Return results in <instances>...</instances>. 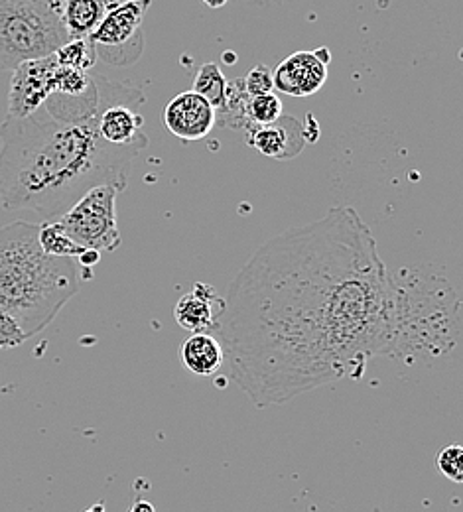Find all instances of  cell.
Wrapping results in <instances>:
<instances>
[{"label": "cell", "instance_id": "22", "mask_svg": "<svg viewBox=\"0 0 463 512\" xmlns=\"http://www.w3.org/2000/svg\"><path fill=\"white\" fill-rule=\"evenodd\" d=\"M245 83V91L247 95L259 97V95H266V93H274V77H272V69L265 64L255 65L247 77L243 79Z\"/></svg>", "mask_w": 463, "mask_h": 512}, {"label": "cell", "instance_id": "24", "mask_svg": "<svg viewBox=\"0 0 463 512\" xmlns=\"http://www.w3.org/2000/svg\"><path fill=\"white\" fill-rule=\"evenodd\" d=\"M99 258H101V253H97V251H85L83 255L77 258V264L79 266H93V264H97L99 262Z\"/></svg>", "mask_w": 463, "mask_h": 512}, {"label": "cell", "instance_id": "20", "mask_svg": "<svg viewBox=\"0 0 463 512\" xmlns=\"http://www.w3.org/2000/svg\"><path fill=\"white\" fill-rule=\"evenodd\" d=\"M282 101L276 93H266L249 101V119L253 127H266L282 117Z\"/></svg>", "mask_w": 463, "mask_h": 512}, {"label": "cell", "instance_id": "11", "mask_svg": "<svg viewBox=\"0 0 463 512\" xmlns=\"http://www.w3.org/2000/svg\"><path fill=\"white\" fill-rule=\"evenodd\" d=\"M249 144L263 156L274 160H292L304 146V127L294 117H280L276 123L266 127H255L249 132Z\"/></svg>", "mask_w": 463, "mask_h": 512}, {"label": "cell", "instance_id": "27", "mask_svg": "<svg viewBox=\"0 0 463 512\" xmlns=\"http://www.w3.org/2000/svg\"><path fill=\"white\" fill-rule=\"evenodd\" d=\"M83 512H107L105 511V505L103 503H97V505H93L91 509H87V511Z\"/></svg>", "mask_w": 463, "mask_h": 512}, {"label": "cell", "instance_id": "7", "mask_svg": "<svg viewBox=\"0 0 463 512\" xmlns=\"http://www.w3.org/2000/svg\"><path fill=\"white\" fill-rule=\"evenodd\" d=\"M152 0H123L117 4L89 36L97 60L127 67L144 52V16Z\"/></svg>", "mask_w": 463, "mask_h": 512}, {"label": "cell", "instance_id": "3", "mask_svg": "<svg viewBox=\"0 0 463 512\" xmlns=\"http://www.w3.org/2000/svg\"><path fill=\"white\" fill-rule=\"evenodd\" d=\"M40 223L14 221L0 229V312L20 323L28 339L44 331L79 290L75 258L46 255Z\"/></svg>", "mask_w": 463, "mask_h": 512}, {"label": "cell", "instance_id": "15", "mask_svg": "<svg viewBox=\"0 0 463 512\" xmlns=\"http://www.w3.org/2000/svg\"><path fill=\"white\" fill-rule=\"evenodd\" d=\"M180 357L186 369L198 377L215 375L225 363L223 347L219 339L211 333H192L184 341Z\"/></svg>", "mask_w": 463, "mask_h": 512}, {"label": "cell", "instance_id": "6", "mask_svg": "<svg viewBox=\"0 0 463 512\" xmlns=\"http://www.w3.org/2000/svg\"><path fill=\"white\" fill-rule=\"evenodd\" d=\"M119 193L113 186H97L73 203L56 221L67 237L85 251L113 253L123 241L117 223Z\"/></svg>", "mask_w": 463, "mask_h": 512}, {"label": "cell", "instance_id": "17", "mask_svg": "<svg viewBox=\"0 0 463 512\" xmlns=\"http://www.w3.org/2000/svg\"><path fill=\"white\" fill-rule=\"evenodd\" d=\"M192 91L198 93L199 97H203L215 109V115H217L223 109L225 97H227V79L221 67L213 62L201 65L196 71Z\"/></svg>", "mask_w": 463, "mask_h": 512}, {"label": "cell", "instance_id": "10", "mask_svg": "<svg viewBox=\"0 0 463 512\" xmlns=\"http://www.w3.org/2000/svg\"><path fill=\"white\" fill-rule=\"evenodd\" d=\"M274 89L290 97H310L318 93L328 79V64L314 52H296L272 71Z\"/></svg>", "mask_w": 463, "mask_h": 512}, {"label": "cell", "instance_id": "13", "mask_svg": "<svg viewBox=\"0 0 463 512\" xmlns=\"http://www.w3.org/2000/svg\"><path fill=\"white\" fill-rule=\"evenodd\" d=\"M144 119L138 107L127 103H115L101 111L97 117V130L103 140L117 146H136L144 150L148 146V136L142 132Z\"/></svg>", "mask_w": 463, "mask_h": 512}, {"label": "cell", "instance_id": "25", "mask_svg": "<svg viewBox=\"0 0 463 512\" xmlns=\"http://www.w3.org/2000/svg\"><path fill=\"white\" fill-rule=\"evenodd\" d=\"M129 512H156V509H154L152 503H148L144 499H138V501H134L133 507L129 509Z\"/></svg>", "mask_w": 463, "mask_h": 512}, {"label": "cell", "instance_id": "18", "mask_svg": "<svg viewBox=\"0 0 463 512\" xmlns=\"http://www.w3.org/2000/svg\"><path fill=\"white\" fill-rule=\"evenodd\" d=\"M38 241L46 255L77 260L85 253L83 247H79L75 241H71L67 237L64 229L58 225V221H42L40 231H38Z\"/></svg>", "mask_w": 463, "mask_h": 512}, {"label": "cell", "instance_id": "21", "mask_svg": "<svg viewBox=\"0 0 463 512\" xmlns=\"http://www.w3.org/2000/svg\"><path fill=\"white\" fill-rule=\"evenodd\" d=\"M438 469L454 483L463 481V448L460 444L442 449L438 455Z\"/></svg>", "mask_w": 463, "mask_h": 512}, {"label": "cell", "instance_id": "16", "mask_svg": "<svg viewBox=\"0 0 463 512\" xmlns=\"http://www.w3.org/2000/svg\"><path fill=\"white\" fill-rule=\"evenodd\" d=\"M249 101L251 97L245 91L243 79H233L227 81V97L223 109L215 115L217 123L223 127L237 128V130H247L251 132L253 125L249 119Z\"/></svg>", "mask_w": 463, "mask_h": 512}, {"label": "cell", "instance_id": "12", "mask_svg": "<svg viewBox=\"0 0 463 512\" xmlns=\"http://www.w3.org/2000/svg\"><path fill=\"white\" fill-rule=\"evenodd\" d=\"M225 308V300L217 294V290L209 284L198 282L194 290L184 294L176 308L174 318L178 325L190 333H207L215 327L221 312Z\"/></svg>", "mask_w": 463, "mask_h": 512}, {"label": "cell", "instance_id": "8", "mask_svg": "<svg viewBox=\"0 0 463 512\" xmlns=\"http://www.w3.org/2000/svg\"><path fill=\"white\" fill-rule=\"evenodd\" d=\"M56 56L26 62L12 71L6 119H24L38 111L56 91Z\"/></svg>", "mask_w": 463, "mask_h": 512}, {"label": "cell", "instance_id": "1", "mask_svg": "<svg viewBox=\"0 0 463 512\" xmlns=\"http://www.w3.org/2000/svg\"><path fill=\"white\" fill-rule=\"evenodd\" d=\"M215 323L231 375L259 406L284 404L393 357L395 282L347 205L263 245Z\"/></svg>", "mask_w": 463, "mask_h": 512}, {"label": "cell", "instance_id": "4", "mask_svg": "<svg viewBox=\"0 0 463 512\" xmlns=\"http://www.w3.org/2000/svg\"><path fill=\"white\" fill-rule=\"evenodd\" d=\"M395 282L393 357L416 363L450 353L460 339V300L450 282L404 270Z\"/></svg>", "mask_w": 463, "mask_h": 512}, {"label": "cell", "instance_id": "26", "mask_svg": "<svg viewBox=\"0 0 463 512\" xmlns=\"http://www.w3.org/2000/svg\"><path fill=\"white\" fill-rule=\"evenodd\" d=\"M209 8H221V6H225L227 4V0H203Z\"/></svg>", "mask_w": 463, "mask_h": 512}, {"label": "cell", "instance_id": "5", "mask_svg": "<svg viewBox=\"0 0 463 512\" xmlns=\"http://www.w3.org/2000/svg\"><path fill=\"white\" fill-rule=\"evenodd\" d=\"M67 42L58 0H0V69L54 56Z\"/></svg>", "mask_w": 463, "mask_h": 512}, {"label": "cell", "instance_id": "9", "mask_svg": "<svg viewBox=\"0 0 463 512\" xmlns=\"http://www.w3.org/2000/svg\"><path fill=\"white\" fill-rule=\"evenodd\" d=\"M162 123L176 138L196 142L217 125L215 109L194 91L176 95L162 111Z\"/></svg>", "mask_w": 463, "mask_h": 512}, {"label": "cell", "instance_id": "23", "mask_svg": "<svg viewBox=\"0 0 463 512\" xmlns=\"http://www.w3.org/2000/svg\"><path fill=\"white\" fill-rule=\"evenodd\" d=\"M28 341V335L12 316L0 312V349H12Z\"/></svg>", "mask_w": 463, "mask_h": 512}, {"label": "cell", "instance_id": "2", "mask_svg": "<svg viewBox=\"0 0 463 512\" xmlns=\"http://www.w3.org/2000/svg\"><path fill=\"white\" fill-rule=\"evenodd\" d=\"M0 199L6 209L56 221L97 186L127 190L136 146L101 138L97 119L64 123L42 107L0 125Z\"/></svg>", "mask_w": 463, "mask_h": 512}, {"label": "cell", "instance_id": "14", "mask_svg": "<svg viewBox=\"0 0 463 512\" xmlns=\"http://www.w3.org/2000/svg\"><path fill=\"white\" fill-rule=\"evenodd\" d=\"M69 40L89 38L123 0H58Z\"/></svg>", "mask_w": 463, "mask_h": 512}, {"label": "cell", "instance_id": "19", "mask_svg": "<svg viewBox=\"0 0 463 512\" xmlns=\"http://www.w3.org/2000/svg\"><path fill=\"white\" fill-rule=\"evenodd\" d=\"M54 56H56V62L62 67L79 69V71H91L97 64V54L89 38L69 40L66 46H62Z\"/></svg>", "mask_w": 463, "mask_h": 512}]
</instances>
